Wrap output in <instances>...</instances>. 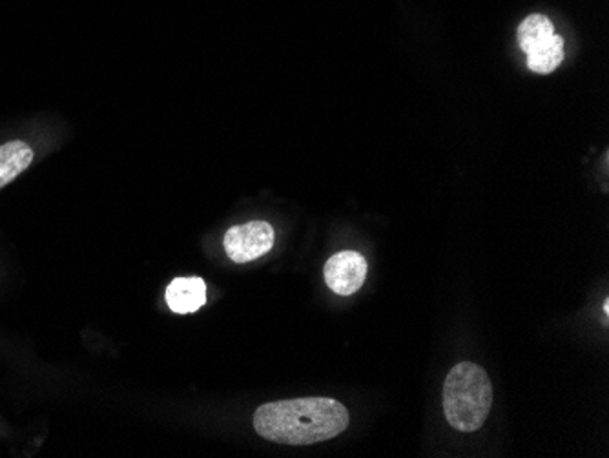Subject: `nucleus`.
Returning <instances> with one entry per match:
<instances>
[{
    "label": "nucleus",
    "instance_id": "nucleus-1",
    "mask_svg": "<svg viewBox=\"0 0 609 458\" xmlns=\"http://www.w3.org/2000/svg\"><path fill=\"white\" fill-rule=\"evenodd\" d=\"M349 420L348 407L325 396L270 402L254 413L259 437L287 446L331 440L348 429Z\"/></svg>",
    "mask_w": 609,
    "mask_h": 458
},
{
    "label": "nucleus",
    "instance_id": "nucleus-2",
    "mask_svg": "<svg viewBox=\"0 0 609 458\" xmlns=\"http://www.w3.org/2000/svg\"><path fill=\"white\" fill-rule=\"evenodd\" d=\"M493 406V384L485 369L462 362L447 374L444 384V413L449 426L473 433L488 420Z\"/></svg>",
    "mask_w": 609,
    "mask_h": 458
},
{
    "label": "nucleus",
    "instance_id": "nucleus-3",
    "mask_svg": "<svg viewBox=\"0 0 609 458\" xmlns=\"http://www.w3.org/2000/svg\"><path fill=\"white\" fill-rule=\"evenodd\" d=\"M274 228L267 222L236 225L225 234V251L234 264H248L261 258L274 247Z\"/></svg>",
    "mask_w": 609,
    "mask_h": 458
},
{
    "label": "nucleus",
    "instance_id": "nucleus-4",
    "mask_svg": "<svg viewBox=\"0 0 609 458\" xmlns=\"http://www.w3.org/2000/svg\"><path fill=\"white\" fill-rule=\"evenodd\" d=\"M367 262L356 251H343L332 256L325 264L323 275L332 292L351 296L362 289L367 278Z\"/></svg>",
    "mask_w": 609,
    "mask_h": 458
},
{
    "label": "nucleus",
    "instance_id": "nucleus-5",
    "mask_svg": "<svg viewBox=\"0 0 609 458\" xmlns=\"http://www.w3.org/2000/svg\"><path fill=\"white\" fill-rule=\"evenodd\" d=\"M167 303L172 311L178 315H190V312L200 311L206 303V284L205 279L195 278H175L167 287Z\"/></svg>",
    "mask_w": 609,
    "mask_h": 458
},
{
    "label": "nucleus",
    "instance_id": "nucleus-6",
    "mask_svg": "<svg viewBox=\"0 0 609 458\" xmlns=\"http://www.w3.org/2000/svg\"><path fill=\"white\" fill-rule=\"evenodd\" d=\"M33 150L22 141L6 142L0 147V189L19 178L32 164Z\"/></svg>",
    "mask_w": 609,
    "mask_h": 458
},
{
    "label": "nucleus",
    "instance_id": "nucleus-7",
    "mask_svg": "<svg viewBox=\"0 0 609 458\" xmlns=\"http://www.w3.org/2000/svg\"><path fill=\"white\" fill-rule=\"evenodd\" d=\"M527 55V68L535 74L547 75L560 66L564 58V41L557 33L549 41L533 47Z\"/></svg>",
    "mask_w": 609,
    "mask_h": 458
},
{
    "label": "nucleus",
    "instance_id": "nucleus-8",
    "mask_svg": "<svg viewBox=\"0 0 609 458\" xmlns=\"http://www.w3.org/2000/svg\"><path fill=\"white\" fill-rule=\"evenodd\" d=\"M555 35V26L546 15L535 13V15L525 17L521 26L516 30V39L521 44L522 52L527 53L533 47L541 46Z\"/></svg>",
    "mask_w": 609,
    "mask_h": 458
},
{
    "label": "nucleus",
    "instance_id": "nucleus-9",
    "mask_svg": "<svg viewBox=\"0 0 609 458\" xmlns=\"http://www.w3.org/2000/svg\"><path fill=\"white\" fill-rule=\"evenodd\" d=\"M605 311H606V315H608V312H609V301H606V303H605Z\"/></svg>",
    "mask_w": 609,
    "mask_h": 458
}]
</instances>
